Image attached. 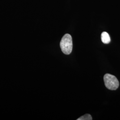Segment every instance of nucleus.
I'll list each match as a JSON object with an SVG mask.
<instances>
[{"label":"nucleus","instance_id":"1","mask_svg":"<svg viewBox=\"0 0 120 120\" xmlns=\"http://www.w3.org/2000/svg\"><path fill=\"white\" fill-rule=\"evenodd\" d=\"M60 47L62 52L66 55L70 54L73 49V41L71 36L64 35L60 42Z\"/></svg>","mask_w":120,"mask_h":120},{"label":"nucleus","instance_id":"2","mask_svg":"<svg viewBox=\"0 0 120 120\" xmlns=\"http://www.w3.org/2000/svg\"><path fill=\"white\" fill-rule=\"evenodd\" d=\"M104 81L106 87L109 90H116L119 86L116 77L111 74L107 73L104 76Z\"/></svg>","mask_w":120,"mask_h":120},{"label":"nucleus","instance_id":"3","mask_svg":"<svg viewBox=\"0 0 120 120\" xmlns=\"http://www.w3.org/2000/svg\"><path fill=\"white\" fill-rule=\"evenodd\" d=\"M101 39L102 42L104 44H109L111 41L109 34L106 32H104L101 35Z\"/></svg>","mask_w":120,"mask_h":120},{"label":"nucleus","instance_id":"4","mask_svg":"<svg viewBox=\"0 0 120 120\" xmlns=\"http://www.w3.org/2000/svg\"><path fill=\"white\" fill-rule=\"evenodd\" d=\"M92 117L90 114H86L77 119V120H92Z\"/></svg>","mask_w":120,"mask_h":120}]
</instances>
